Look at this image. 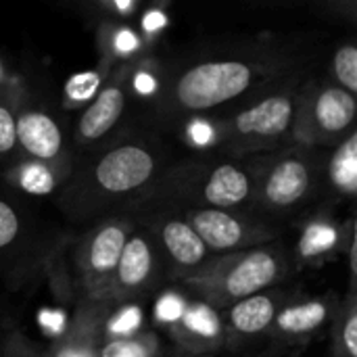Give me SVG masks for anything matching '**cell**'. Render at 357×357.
<instances>
[{
  "label": "cell",
  "instance_id": "27",
  "mask_svg": "<svg viewBox=\"0 0 357 357\" xmlns=\"http://www.w3.org/2000/svg\"><path fill=\"white\" fill-rule=\"evenodd\" d=\"M180 123H182V138L190 149H195L199 153H211V155L218 153L220 132H218L215 115L190 117Z\"/></svg>",
  "mask_w": 357,
  "mask_h": 357
},
{
  "label": "cell",
  "instance_id": "4",
  "mask_svg": "<svg viewBox=\"0 0 357 357\" xmlns=\"http://www.w3.org/2000/svg\"><path fill=\"white\" fill-rule=\"evenodd\" d=\"M291 272L280 243H270L226 255H211L197 270L174 280L182 291L224 312L257 293L276 289Z\"/></svg>",
  "mask_w": 357,
  "mask_h": 357
},
{
  "label": "cell",
  "instance_id": "16",
  "mask_svg": "<svg viewBox=\"0 0 357 357\" xmlns=\"http://www.w3.org/2000/svg\"><path fill=\"white\" fill-rule=\"evenodd\" d=\"M351 230H356L354 220L341 224L333 207H320L299 226L293 264L299 268H318L337 255H343Z\"/></svg>",
  "mask_w": 357,
  "mask_h": 357
},
{
  "label": "cell",
  "instance_id": "30",
  "mask_svg": "<svg viewBox=\"0 0 357 357\" xmlns=\"http://www.w3.org/2000/svg\"><path fill=\"white\" fill-rule=\"evenodd\" d=\"M0 357H44V351L38 349L21 331H10L0 347Z\"/></svg>",
  "mask_w": 357,
  "mask_h": 357
},
{
  "label": "cell",
  "instance_id": "22",
  "mask_svg": "<svg viewBox=\"0 0 357 357\" xmlns=\"http://www.w3.org/2000/svg\"><path fill=\"white\" fill-rule=\"evenodd\" d=\"M27 94V86L19 75L8 73L0 90V172L19 155L17 151V113Z\"/></svg>",
  "mask_w": 357,
  "mask_h": 357
},
{
  "label": "cell",
  "instance_id": "25",
  "mask_svg": "<svg viewBox=\"0 0 357 357\" xmlns=\"http://www.w3.org/2000/svg\"><path fill=\"white\" fill-rule=\"evenodd\" d=\"M27 241L25 213L6 197H0V257L17 251Z\"/></svg>",
  "mask_w": 357,
  "mask_h": 357
},
{
  "label": "cell",
  "instance_id": "18",
  "mask_svg": "<svg viewBox=\"0 0 357 357\" xmlns=\"http://www.w3.org/2000/svg\"><path fill=\"white\" fill-rule=\"evenodd\" d=\"M165 331L180 349L192 356H209L226 347L222 312L197 297L188 299L180 318Z\"/></svg>",
  "mask_w": 357,
  "mask_h": 357
},
{
  "label": "cell",
  "instance_id": "14",
  "mask_svg": "<svg viewBox=\"0 0 357 357\" xmlns=\"http://www.w3.org/2000/svg\"><path fill=\"white\" fill-rule=\"evenodd\" d=\"M339 301L341 297H337L335 293L305 299H289L280 307L270 331L264 337L270 343L272 356L293 347H303L314 341L324 328H331Z\"/></svg>",
  "mask_w": 357,
  "mask_h": 357
},
{
  "label": "cell",
  "instance_id": "2",
  "mask_svg": "<svg viewBox=\"0 0 357 357\" xmlns=\"http://www.w3.org/2000/svg\"><path fill=\"white\" fill-rule=\"evenodd\" d=\"M167 163L159 140L142 132H121L75 155L56 205L71 222H98L121 207H138Z\"/></svg>",
  "mask_w": 357,
  "mask_h": 357
},
{
  "label": "cell",
  "instance_id": "11",
  "mask_svg": "<svg viewBox=\"0 0 357 357\" xmlns=\"http://www.w3.org/2000/svg\"><path fill=\"white\" fill-rule=\"evenodd\" d=\"M138 226H142L159 249L167 278H176L197 270L211 255L190 228V224L176 209H146L134 215Z\"/></svg>",
  "mask_w": 357,
  "mask_h": 357
},
{
  "label": "cell",
  "instance_id": "1",
  "mask_svg": "<svg viewBox=\"0 0 357 357\" xmlns=\"http://www.w3.org/2000/svg\"><path fill=\"white\" fill-rule=\"evenodd\" d=\"M297 75H305V54L287 44L251 42L207 50L172 65L159 79L153 105L172 121L218 115Z\"/></svg>",
  "mask_w": 357,
  "mask_h": 357
},
{
  "label": "cell",
  "instance_id": "24",
  "mask_svg": "<svg viewBox=\"0 0 357 357\" xmlns=\"http://www.w3.org/2000/svg\"><path fill=\"white\" fill-rule=\"evenodd\" d=\"M98 357H161V341L157 333L138 331L126 337H107Z\"/></svg>",
  "mask_w": 357,
  "mask_h": 357
},
{
  "label": "cell",
  "instance_id": "13",
  "mask_svg": "<svg viewBox=\"0 0 357 357\" xmlns=\"http://www.w3.org/2000/svg\"><path fill=\"white\" fill-rule=\"evenodd\" d=\"M17 151L23 157L69 169L75 159L73 146L59 117L33 100L29 92L17 113Z\"/></svg>",
  "mask_w": 357,
  "mask_h": 357
},
{
  "label": "cell",
  "instance_id": "32",
  "mask_svg": "<svg viewBox=\"0 0 357 357\" xmlns=\"http://www.w3.org/2000/svg\"><path fill=\"white\" fill-rule=\"evenodd\" d=\"M6 77H8V71L0 65V90H2V86H4V82H6Z\"/></svg>",
  "mask_w": 357,
  "mask_h": 357
},
{
  "label": "cell",
  "instance_id": "10",
  "mask_svg": "<svg viewBox=\"0 0 357 357\" xmlns=\"http://www.w3.org/2000/svg\"><path fill=\"white\" fill-rule=\"evenodd\" d=\"M134 63L136 61L119 65L102 84V88L96 92V96L77 115L71 132V146L75 155L94 149L113 136V130L121 121L134 96L132 94Z\"/></svg>",
  "mask_w": 357,
  "mask_h": 357
},
{
  "label": "cell",
  "instance_id": "17",
  "mask_svg": "<svg viewBox=\"0 0 357 357\" xmlns=\"http://www.w3.org/2000/svg\"><path fill=\"white\" fill-rule=\"evenodd\" d=\"M287 301L289 299L280 289H270L224 310L222 320L226 331V347L236 349L241 345L264 339L276 314Z\"/></svg>",
  "mask_w": 357,
  "mask_h": 357
},
{
  "label": "cell",
  "instance_id": "6",
  "mask_svg": "<svg viewBox=\"0 0 357 357\" xmlns=\"http://www.w3.org/2000/svg\"><path fill=\"white\" fill-rule=\"evenodd\" d=\"M324 155L295 144L257 155L251 213L276 222L307 207L322 190Z\"/></svg>",
  "mask_w": 357,
  "mask_h": 357
},
{
  "label": "cell",
  "instance_id": "7",
  "mask_svg": "<svg viewBox=\"0 0 357 357\" xmlns=\"http://www.w3.org/2000/svg\"><path fill=\"white\" fill-rule=\"evenodd\" d=\"M357 100L328 79L305 77L299 86L289 144L328 151L356 132Z\"/></svg>",
  "mask_w": 357,
  "mask_h": 357
},
{
  "label": "cell",
  "instance_id": "33",
  "mask_svg": "<svg viewBox=\"0 0 357 357\" xmlns=\"http://www.w3.org/2000/svg\"><path fill=\"white\" fill-rule=\"evenodd\" d=\"M0 347H2V345H0Z\"/></svg>",
  "mask_w": 357,
  "mask_h": 357
},
{
  "label": "cell",
  "instance_id": "26",
  "mask_svg": "<svg viewBox=\"0 0 357 357\" xmlns=\"http://www.w3.org/2000/svg\"><path fill=\"white\" fill-rule=\"evenodd\" d=\"M115 69L107 67V65H98L96 71H88V73H79V75H73L67 86H65V94H63V105L67 109L71 107H86L94 96L96 92L102 88V84L109 79V75L113 73Z\"/></svg>",
  "mask_w": 357,
  "mask_h": 357
},
{
  "label": "cell",
  "instance_id": "3",
  "mask_svg": "<svg viewBox=\"0 0 357 357\" xmlns=\"http://www.w3.org/2000/svg\"><path fill=\"white\" fill-rule=\"evenodd\" d=\"M255 157H188L167 163L136 209L251 211Z\"/></svg>",
  "mask_w": 357,
  "mask_h": 357
},
{
  "label": "cell",
  "instance_id": "21",
  "mask_svg": "<svg viewBox=\"0 0 357 357\" xmlns=\"http://www.w3.org/2000/svg\"><path fill=\"white\" fill-rule=\"evenodd\" d=\"M146 44L144 36L128 23L102 21L98 27L100 63L111 69L142 59L146 54Z\"/></svg>",
  "mask_w": 357,
  "mask_h": 357
},
{
  "label": "cell",
  "instance_id": "9",
  "mask_svg": "<svg viewBox=\"0 0 357 357\" xmlns=\"http://www.w3.org/2000/svg\"><path fill=\"white\" fill-rule=\"evenodd\" d=\"M197 232L209 255H226L278 241V226L251 211L176 209Z\"/></svg>",
  "mask_w": 357,
  "mask_h": 357
},
{
  "label": "cell",
  "instance_id": "31",
  "mask_svg": "<svg viewBox=\"0 0 357 357\" xmlns=\"http://www.w3.org/2000/svg\"><path fill=\"white\" fill-rule=\"evenodd\" d=\"M96 10L100 13L102 21L126 23L128 19H132V17L140 10V4H138V2H132V0H123V2L102 0V2L96 4Z\"/></svg>",
  "mask_w": 357,
  "mask_h": 357
},
{
  "label": "cell",
  "instance_id": "5",
  "mask_svg": "<svg viewBox=\"0 0 357 357\" xmlns=\"http://www.w3.org/2000/svg\"><path fill=\"white\" fill-rule=\"evenodd\" d=\"M303 79L305 75L291 77L234 107L226 115L218 113L220 142L215 155L247 159L289 144L297 94Z\"/></svg>",
  "mask_w": 357,
  "mask_h": 357
},
{
  "label": "cell",
  "instance_id": "12",
  "mask_svg": "<svg viewBox=\"0 0 357 357\" xmlns=\"http://www.w3.org/2000/svg\"><path fill=\"white\" fill-rule=\"evenodd\" d=\"M163 276H167V272L159 249L153 243L151 234L136 222V228L130 234L115 268L107 299H111L115 305L142 299L159 287Z\"/></svg>",
  "mask_w": 357,
  "mask_h": 357
},
{
  "label": "cell",
  "instance_id": "8",
  "mask_svg": "<svg viewBox=\"0 0 357 357\" xmlns=\"http://www.w3.org/2000/svg\"><path fill=\"white\" fill-rule=\"evenodd\" d=\"M134 228V215L113 213L98 220L79 238L73 251V270L82 297H107L115 268Z\"/></svg>",
  "mask_w": 357,
  "mask_h": 357
},
{
  "label": "cell",
  "instance_id": "23",
  "mask_svg": "<svg viewBox=\"0 0 357 357\" xmlns=\"http://www.w3.org/2000/svg\"><path fill=\"white\" fill-rule=\"evenodd\" d=\"M331 357H357V293L349 289L341 297L331 322Z\"/></svg>",
  "mask_w": 357,
  "mask_h": 357
},
{
  "label": "cell",
  "instance_id": "20",
  "mask_svg": "<svg viewBox=\"0 0 357 357\" xmlns=\"http://www.w3.org/2000/svg\"><path fill=\"white\" fill-rule=\"evenodd\" d=\"M322 188L333 201H354L357 192V132L326 151Z\"/></svg>",
  "mask_w": 357,
  "mask_h": 357
},
{
  "label": "cell",
  "instance_id": "28",
  "mask_svg": "<svg viewBox=\"0 0 357 357\" xmlns=\"http://www.w3.org/2000/svg\"><path fill=\"white\" fill-rule=\"evenodd\" d=\"M341 90L357 94V46L356 42H343L331 56V77H326Z\"/></svg>",
  "mask_w": 357,
  "mask_h": 357
},
{
  "label": "cell",
  "instance_id": "19",
  "mask_svg": "<svg viewBox=\"0 0 357 357\" xmlns=\"http://www.w3.org/2000/svg\"><path fill=\"white\" fill-rule=\"evenodd\" d=\"M0 174L6 186L17 192L31 197H56L63 184L67 182L71 169L17 155Z\"/></svg>",
  "mask_w": 357,
  "mask_h": 357
},
{
  "label": "cell",
  "instance_id": "29",
  "mask_svg": "<svg viewBox=\"0 0 357 357\" xmlns=\"http://www.w3.org/2000/svg\"><path fill=\"white\" fill-rule=\"evenodd\" d=\"M188 299H190V297H186V295L180 293V291H169V293H165V295L159 299L157 307H155V318H157L165 328L172 326V324L180 318V314L184 312Z\"/></svg>",
  "mask_w": 357,
  "mask_h": 357
},
{
  "label": "cell",
  "instance_id": "15",
  "mask_svg": "<svg viewBox=\"0 0 357 357\" xmlns=\"http://www.w3.org/2000/svg\"><path fill=\"white\" fill-rule=\"evenodd\" d=\"M113 307L107 297H82L67 328L44 349V357H98Z\"/></svg>",
  "mask_w": 357,
  "mask_h": 357
}]
</instances>
